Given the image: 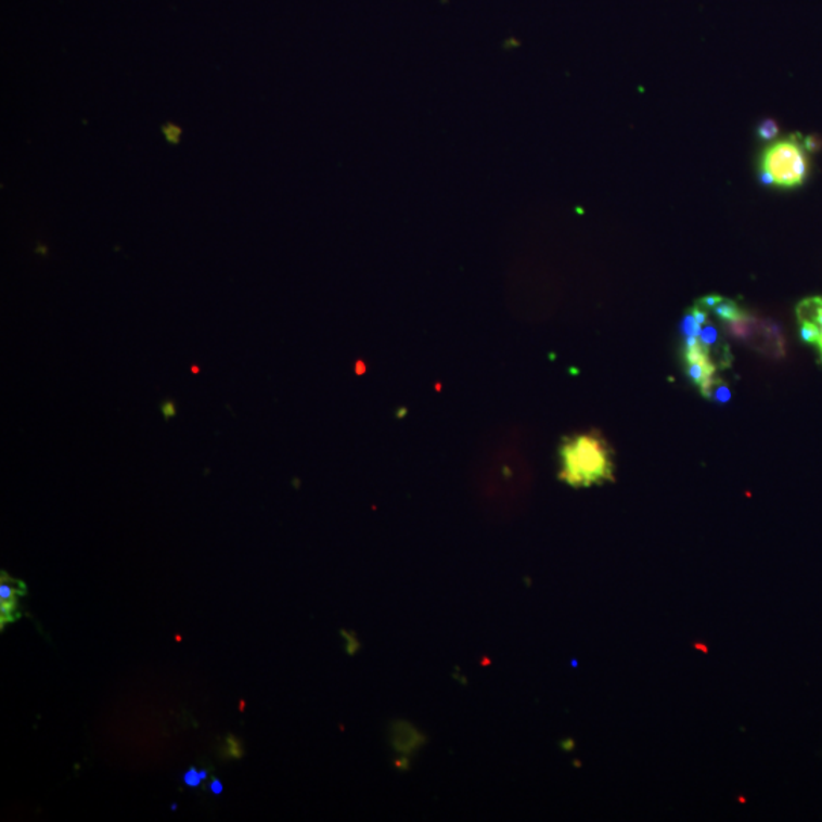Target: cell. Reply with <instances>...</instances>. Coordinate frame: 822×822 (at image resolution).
Segmentation results:
<instances>
[{"mask_svg": "<svg viewBox=\"0 0 822 822\" xmlns=\"http://www.w3.org/2000/svg\"><path fill=\"white\" fill-rule=\"evenodd\" d=\"M560 477L575 489L593 488L614 481V452L598 429L564 437L560 445Z\"/></svg>", "mask_w": 822, "mask_h": 822, "instance_id": "cell-1", "label": "cell"}, {"mask_svg": "<svg viewBox=\"0 0 822 822\" xmlns=\"http://www.w3.org/2000/svg\"><path fill=\"white\" fill-rule=\"evenodd\" d=\"M813 138L794 134L769 145L760 157V180L767 187H801L809 176V154Z\"/></svg>", "mask_w": 822, "mask_h": 822, "instance_id": "cell-2", "label": "cell"}, {"mask_svg": "<svg viewBox=\"0 0 822 822\" xmlns=\"http://www.w3.org/2000/svg\"><path fill=\"white\" fill-rule=\"evenodd\" d=\"M725 334L734 341L744 343L746 348L769 360H782L787 354V342L780 323L769 317L754 314L748 309L742 311L730 322L722 324Z\"/></svg>", "mask_w": 822, "mask_h": 822, "instance_id": "cell-3", "label": "cell"}, {"mask_svg": "<svg viewBox=\"0 0 822 822\" xmlns=\"http://www.w3.org/2000/svg\"><path fill=\"white\" fill-rule=\"evenodd\" d=\"M682 363H684L685 375L692 381L693 386L704 398L711 399L712 391L722 383L718 376L722 369L716 363L710 352L701 345L696 335H684Z\"/></svg>", "mask_w": 822, "mask_h": 822, "instance_id": "cell-4", "label": "cell"}, {"mask_svg": "<svg viewBox=\"0 0 822 822\" xmlns=\"http://www.w3.org/2000/svg\"><path fill=\"white\" fill-rule=\"evenodd\" d=\"M799 337L817 352L818 363L822 365V297H807L795 309Z\"/></svg>", "mask_w": 822, "mask_h": 822, "instance_id": "cell-5", "label": "cell"}, {"mask_svg": "<svg viewBox=\"0 0 822 822\" xmlns=\"http://www.w3.org/2000/svg\"><path fill=\"white\" fill-rule=\"evenodd\" d=\"M391 745H394L396 754L401 757H409L410 754H414L421 748L422 734L410 723H395L391 728Z\"/></svg>", "mask_w": 822, "mask_h": 822, "instance_id": "cell-6", "label": "cell"}, {"mask_svg": "<svg viewBox=\"0 0 822 822\" xmlns=\"http://www.w3.org/2000/svg\"><path fill=\"white\" fill-rule=\"evenodd\" d=\"M162 134H164L165 141L168 145L177 146L182 142L183 128L177 126L175 123H165L160 127Z\"/></svg>", "mask_w": 822, "mask_h": 822, "instance_id": "cell-7", "label": "cell"}, {"mask_svg": "<svg viewBox=\"0 0 822 822\" xmlns=\"http://www.w3.org/2000/svg\"><path fill=\"white\" fill-rule=\"evenodd\" d=\"M244 756V746L240 738L233 734L226 737L224 757L226 759H241Z\"/></svg>", "mask_w": 822, "mask_h": 822, "instance_id": "cell-8", "label": "cell"}, {"mask_svg": "<svg viewBox=\"0 0 822 822\" xmlns=\"http://www.w3.org/2000/svg\"><path fill=\"white\" fill-rule=\"evenodd\" d=\"M757 134H759V138L763 139V141H772V139H775L776 134H779V126H776L772 119H765L759 128H757Z\"/></svg>", "mask_w": 822, "mask_h": 822, "instance_id": "cell-9", "label": "cell"}, {"mask_svg": "<svg viewBox=\"0 0 822 822\" xmlns=\"http://www.w3.org/2000/svg\"><path fill=\"white\" fill-rule=\"evenodd\" d=\"M183 783L190 787H198L200 784L203 783L202 776H200V771H197V768L192 767L191 769H188L187 772H184Z\"/></svg>", "mask_w": 822, "mask_h": 822, "instance_id": "cell-10", "label": "cell"}, {"mask_svg": "<svg viewBox=\"0 0 822 822\" xmlns=\"http://www.w3.org/2000/svg\"><path fill=\"white\" fill-rule=\"evenodd\" d=\"M160 411L165 421L172 420V418L177 416V403L172 401V399H165V401L160 403Z\"/></svg>", "mask_w": 822, "mask_h": 822, "instance_id": "cell-11", "label": "cell"}, {"mask_svg": "<svg viewBox=\"0 0 822 822\" xmlns=\"http://www.w3.org/2000/svg\"><path fill=\"white\" fill-rule=\"evenodd\" d=\"M209 791L213 792L214 795H221L222 791H224V784L218 779H213L209 783Z\"/></svg>", "mask_w": 822, "mask_h": 822, "instance_id": "cell-12", "label": "cell"}, {"mask_svg": "<svg viewBox=\"0 0 822 822\" xmlns=\"http://www.w3.org/2000/svg\"><path fill=\"white\" fill-rule=\"evenodd\" d=\"M200 776H202L203 782H205V780L207 779L206 769H202V771H200Z\"/></svg>", "mask_w": 822, "mask_h": 822, "instance_id": "cell-13", "label": "cell"}, {"mask_svg": "<svg viewBox=\"0 0 822 822\" xmlns=\"http://www.w3.org/2000/svg\"><path fill=\"white\" fill-rule=\"evenodd\" d=\"M191 371L192 373H194V375H197V373L200 372V368H197V365H192Z\"/></svg>", "mask_w": 822, "mask_h": 822, "instance_id": "cell-14", "label": "cell"}]
</instances>
